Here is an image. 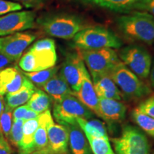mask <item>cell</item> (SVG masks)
I'll return each instance as SVG.
<instances>
[{
	"mask_svg": "<svg viewBox=\"0 0 154 154\" xmlns=\"http://www.w3.org/2000/svg\"><path fill=\"white\" fill-rule=\"evenodd\" d=\"M72 39L74 47L79 50L119 49L122 46V42L112 31L100 26L84 29Z\"/></svg>",
	"mask_w": 154,
	"mask_h": 154,
	"instance_id": "277c9868",
	"label": "cell"
},
{
	"mask_svg": "<svg viewBox=\"0 0 154 154\" xmlns=\"http://www.w3.org/2000/svg\"><path fill=\"white\" fill-rule=\"evenodd\" d=\"M57 61L55 42L49 38L36 42L23 57L19 66L25 72H34L55 66Z\"/></svg>",
	"mask_w": 154,
	"mask_h": 154,
	"instance_id": "3957f363",
	"label": "cell"
},
{
	"mask_svg": "<svg viewBox=\"0 0 154 154\" xmlns=\"http://www.w3.org/2000/svg\"><path fill=\"white\" fill-rule=\"evenodd\" d=\"M69 132V143L73 154H91V148L85 134L77 123L66 124Z\"/></svg>",
	"mask_w": 154,
	"mask_h": 154,
	"instance_id": "e0dca14e",
	"label": "cell"
},
{
	"mask_svg": "<svg viewBox=\"0 0 154 154\" xmlns=\"http://www.w3.org/2000/svg\"><path fill=\"white\" fill-rule=\"evenodd\" d=\"M5 106V100H4L3 96H0V119H1L2 114L3 113Z\"/></svg>",
	"mask_w": 154,
	"mask_h": 154,
	"instance_id": "ab89813d",
	"label": "cell"
},
{
	"mask_svg": "<svg viewBox=\"0 0 154 154\" xmlns=\"http://www.w3.org/2000/svg\"><path fill=\"white\" fill-rule=\"evenodd\" d=\"M36 23L46 34L63 39H72L78 32L86 28L82 18L68 13L43 15L37 19Z\"/></svg>",
	"mask_w": 154,
	"mask_h": 154,
	"instance_id": "6da1fadb",
	"label": "cell"
},
{
	"mask_svg": "<svg viewBox=\"0 0 154 154\" xmlns=\"http://www.w3.org/2000/svg\"><path fill=\"white\" fill-rule=\"evenodd\" d=\"M149 76H150V84H151V87L154 89V61L151 65V71H150Z\"/></svg>",
	"mask_w": 154,
	"mask_h": 154,
	"instance_id": "f35d334b",
	"label": "cell"
},
{
	"mask_svg": "<svg viewBox=\"0 0 154 154\" xmlns=\"http://www.w3.org/2000/svg\"><path fill=\"white\" fill-rule=\"evenodd\" d=\"M11 148L5 138L0 134V154H11Z\"/></svg>",
	"mask_w": 154,
	"mask_h": 154,
	"instance_id": "d590c367",
	"label": "cell"
},
{
	"mask_svg": "<svg viewBox=\"0 0 154 154\" xmlns=\"http://www.w3.org/2000/svg\"><path fill=\"white\" fill-rule=\"evenodd\" d=\"M22 9V6L19 3L7 0H0V15L19 11Z\"/></svg>",
	"mask_w": 154,
	"mask_h": 154,
	"instance_id": "4dcf8cb0",
	"label": "cell"
},
{
	"mask_svg": "<svg viewBox=\"0 0 154 154\" xmlns=\"http://www.w3.org/2000/svg\"><path fill=\"white\" fill-rule=\"evenodd\" d=\"M13 109L6 105L0 119V134L4 137L9 138L13 122Z\"/></svg>",
	"mask_w": 154,
	"mask_h": 154,
	"instance_id": "83f0119b",
	"label": "cell"
},
{
	"mask_svg": "<svg viewBox=\"0 0 154 154\" xmlns=\"http://www.w3.org/2000/svg\"><path fill=\"white\" fill-rule=\"evenodd\" d=\"M119 57L123 63L136 76L141 79L149 77L152 59L146 48L136 44L128 45L121 50Z\"/></svg>",
	"mask_w": 154,
	"mask_h": 154,
	"instance_id": "9c48e42d",
	"label": "cell"
},
{
	"mask_svg": "<svg viewBox=\"0 0 154 154\" xmlns=\"http://www.w3.org/2000/svg\"><path fill=\"white\" fill-rule=\"evenodd\" d=\"M21 5L28 9H38L43 7L47 2L48 0H15Z\"/></svg>",
	"mask_w": 154,
	"mask_h": 154,
	"instance_id": "d6a6232c",
	"label": "cell"
},
{
	"mask_svg": "<svg viewBox=\"0 0 154 154\" xmlns=\"http://www.w3.org/2000/svg\"><path fill=\"white\" fill-rule=\"evenodd\" d=\"M138 0H103L99 7L120 13H129L134 10Z\"/></svg>",
	"mask_w": 154,
	"mask_h": 154,
	"instance_id": "cb8c5ba5",
	"label": "cell"
},
{
	"mask_svg": "<svg viewBox=\"0 0 154 154\" xmlns=\"http://www.w3.org/2000/svg\"><path fill=\"white\" fill-rule=\"evenodd\" d=\"M33 11H13L0 17V37L32 29L35 26Z\"/></svg>",
	"mask_w": 154,
	"mask_h": 154,
	"instance_id": "30bf717a",
	"label": "cell"
},
{
	"mask_svg": "<svg viewBox=\"0 0 154 154\" xmlns=\"http://www.w3.org/2000/svg\"><path fill=\"white\" fill-rule=\"evenodd\" d=\"M28 106L38 114L49 110L51 105V97L45 91L36 88L35 91L27 102Z\"/></svg>",
	"mask_w": 154,
	"mask_h": 154,
	"instance_id": "603a6c76",
	"label": "cell"
},
{
	"mask_svg": "<svg viewBox=\"0 0 154 154\" xmlns=\"http://www.w3.org/2000/svg\"><path fill=\"white\" fill-rule=\"evenodd\" d=\"M26 76L17 67H8L0 72V96L14 93L23 86Z\"/></svg>",
	"mask_w": 154,
	"mask_h": 154,
	"instance_id": "9a60e30c",
	"label": "cell"
},
{
	"mask_svg": "<svg viewBox=\"0 0 154 154\" xmlns=\"http://www.w3.org/2000/svg\"><path fill=\"white\" fill-rule=\"evenodd\" d=\"M89 143L91 151L94 154H115L107 138L96 137L85 134Z\"/></svg>",
	"mask_w": 154,
	"mask_h": 154,
	"instance_id": "484cf974",
	"label": "cell"
},
{
	"mask_svg": "<svg viewBox=\"0 0 154 154\" xmlns=\"http://www.w3.org/2000/svg\"><path fill=\"white\" fill-rule=\"evenodd\" d=\"M36 88L33 83L26 76L23 86L20 89L14 93L8 94L6 95L7 106L13 109L27 103L33 95Z\"/></svg>",
	"mask_w": 154,
	"mask_h": 154,
	"instance_id": "44dd1931",
	"label": "cell"
},
{
	"mask_svg": "<svg viewBox=\"0 0 154 154\" xmlns=\"http://www.w3.org/2000/svg\"><path fill=\"white\" fill-rule=\"evenodd\" d=\"M48 145L45 150L31 154H67L69 132L66 126L56 124L54 121L47 126Z\"/></svg>",
	"mask_w": 154,
	"mask_h": 154,
	"instance_id": "4fadbf2b",
	"label": "cell"
},
{
	"mask_svg": "<svg viewBox=\"0 0 154 154\" xmlns=\"http://www.w3.org/2000/svg\"><path fill=\"white\" fill-rule=\"evenodd\" d=\"M29 109V107L28 106L27 104L17 107V109L13 112V120H17V119L24 120V116Z\"/></svg>",
	"mask_w": 154,
	"mask_h": 154,
	"instance_id": "836d02e7",
	"label": "cell"
},
{
	"mask_svg": "<svg viewBox=\"0 0 154 154\" xmlns=\"http://www.w3.org/2000/svg\"><path fill=\"white\" fill-rule=\"evenodd\" d=\"M38 115L37 113L35 112V111H32V109H29V110L26 111V114H25L24 117V121H28V120H32V119H36L38 116Z\"/></svg>",
	"mask_w": 154,
	"mask_h": 154,
	"instance_id": "74e56055",
	"label": "cell"
},
{
	"mask_svg": "<svg viewBox=\"0 0 154 154\" xmlns=\"http://www.w3.org/2000/svg\"><path fill=\"white\" fill-rule=\"evenodd\" d=\"M79 53L86 63L92 78L109 75L112 69L121 62L113 49L79 50Z\"/></svg>",
	"mask_w": 154,
	"mask_h": 154,
	"instance_id": "8992f818",
	"label": "cell"
},
{
	"mask_svg": "<svg viewBox=\"0 0 154 154\" xmlns=\"http://www.w3.org/2000/svg\"><path fill=\"white\" fill-rule=\"evenodd\" d=\"M76 122L85 134L109 139L105 124L101 121L98 119L88 121V119L79 118L76 119Z\"/></svg>",
	"mask_w": 154,
	"mask_h": 154,
	"instance_id": "7402d4cb",
	"label": "cell"
},
{
	"mask_svg": "<svg viewBox=\"0 0 154 154\" xmlns=\"http://www.w3.org/2000/svg\"><path fill=\"white\" fill-rule=\"evenodd\" d=\"M59 67L53 66L51 68L44 69L34 72H24V74L33 84L39 87H43L52 77L57 74Z\"/></svg>",
	"mask_w": 154,
	"mask_h": 154,
	"instance_id": "d4e9b609",
	"label": "cell"
},
{
	"mask_svg": "<svg viewBox=\"0 0 154 154\" xmlns=\"http://www.w3.org/2000/svg\"><path fill=\"white\" fill-rule=\"evenodd\" d=\"M109 76L124 99H138L151 93V88L121 61L112 69Z\"/></svg>",
	"mask_w": 154,
	"mask_h": 154,
	"instance_id": "5b68a950",
	"label": "cell"
},
{
	"mask_svg": "<svg viewBox=\"0 0 154 154\" xmlns=\"http://www.w3.org/2000/svg\"><path fill=\"white\" fill-rule=\"evenodd\" d=\"M134 10L146 11L154 17V0H138Z\"/></svg>",
	"mask_w": 154,
	"mask_h": 154,
	"instance_id": "1f68e13d",
	"label": "cell"
},
{
	"mask_svg": "<svg viewBox=\"0 0 154 154\" xmlns=\"http://www.w3.org/2000/svg\"><path fill=\"white\" fill-rule=\"evenodd\" d=\"M53 115L59 124H73L77 119H88L93 116V112L74 95H68L59 101L55 102Z\"/></svg>",
	"mask_w": 154,
	"mask_h": 154,
	"instance_id": "ba28073f",
	"label": "cell"
},
{
	"mask_svg": "<svg viewBox=\"0 0 154 154\" xmlns=\"http://www.w3.org/2000/svg\"><path fill=\"white\" fill-rule=\"evenodd\" d=\"M36 36L29 33L18 32L0 37V53L13 61L19 60L25 49L35 40Z\"/></svg>",
	"mask_w": 154,
	"mask_h": 154,
	"instance_id": "8fae6325",
	"label": "cell"
},
{
	"mask_svg": "<svg viewBox=\"0 0 154 154\" xmlns=\"http://www.w3.org/2000/svg\"><path fill=\"white\" fill-rule=\"evenodd\" d=\"M152 154H154V153H152Z\"/></svg>",
	"mask_w": 154,
	"mask_h": 154,
	"instance_id": "60d3db41",
	"label": "cell"
},
{
	"mask_svg": "<svg viewBox=\"0 0 154 154\" xmlns=\"http://www.w3.org/2000/svg\"><path fill=\"white\" fill-rule=\"evenodd\" d=\"M93 84L99 98L120 101L122 95L109 75H104L93 78Z\"/></svg>",
	"mask_w": 154,
	"mask_h": 154,
	"instance_id": "ac0fdd59",
	"label": "cell"
},
{
	"mask_svg": "<svg viewBox=\"0 0 154 154\" xmlns=\"http://www.w3.org/2000/svg\"><path fill=\"white\" fill-rule=\"evenodd\" d=\"M24 121L23 119H17L13 120L12 126H11L10 134H9V138L11 143L15 146H19L23 135V125Z\"/></svg>",
	"mask_w": 154,
	"mask_h": 154,
	"instance_id": "f1b7e54d",
	"label": "cell"
},
{
	"mask_svg": "<svg viewBox=\"0 0 154 154\" xmlns=\"http://www.w3.org/2000/svg\"><path fill=\"white\" fill-rule=\"evenodd\" d=\"M52 121L53 119L49 110L44 111V113L38 115V126L34 134L33 147L31 153L43 151L47 147V126Z\"/></svg>",
	"mask_w": 154,
	"mask_h": 154,
	"instance_id": "d6986e66",
	"label": "cell"
},
{
	"mask_svg": "<svg viewBox=\"0 0 154 154\" xmlns=\"http://www.w3.org/2000/svg\"><path fill=\"white\" fill-rule=\"evenodd\" d=\"M44 91L55 102L59 101L68 95H74V91L59 74L54 75L43 87Z\"/></svg>",
	"mask_w": 154,
	"mask_h": 154,
	"instance_id": "ffe728a7",
	"label": "cell"
},
{
	"mask_svg": "<svg viewBox=\"0 0 154 154\" xmlns=\"http://www.w3.org/2000/svg\"><path fill=\"white\" fill-rule=\"evenodd\" d=\"M116 25L126 38L152 44L154 42V17L146 11H134L116 19Z\"/></svg>",
	"mask_w": 154,
	"mask_h": 154,
	"instance_id": "7a4b0ae2",
	"label": "cell"
},
{
	"mask_svg": "<svg viewBox=\"0 0 154 154\" xmlns=\"http://www.w3.org/2000/svg\"><path fill=\"white\" fill-rule=\"evenodd\" d=\"M69 2L76 3L79 5L86 6H98L99 7L103 0H64Z\"/></svg>",
	"mask_w": 154,
	"mask_h": 154,
	"instance_id": "e575fe53",
	"label": "cell"
},
{
	"mask_svg": "<svg viewBox=\"0 0 154 154\" xmlns=\"http://www.w3.org/2000/svg\"><path fill=\"white\" fill-rule=\"evenodd\" d=\"M116 154H149L150 145L141 130L131 125L123 127L120 137L111 139Z\"/></svg>",
	"mask_w": 154,
	"mask_h": 154,
	"instance_id": "52a82bcc",
	"label": "cell"
},
{
	"mask_svg": "<svg viewBox=\"0 0 154 154\" xmlns=\"http://www.w3.org/2000/svg\"><path fill=\"white\" fill-rule=\"evenodd\" d=\"M86 69L79 53L73 52L66 55L59 74L66 81L74 93L79 89Z\"/></svg>",
	"mask_w": 154,
	"mask_h": 154,
	"instance_id": "7c38bea8",
	"label": "cell"
},
{
	"mask_svg": "<svg viewBox=\"0 0 154 154\" xmlns=\"http://www.w3.org/2000/svg\"><path fill=\"white\" fill-rule=\"evenodd\" d=\"M132 117L136 124L144 132L154 138V118L140 112L137 109L132 112Z\"/></svg>",
	"mask_w": 154,
	"mask_h": 154,
	"instance_id": "4316f807",
	"label": "cell"
},
{
	"mask_svg": "<svg viewBox=\"0 0 154 154\" xmlns=\"http://www.w3.org/2000/svg\"><path fill=\"white\" fill-rule=\"evenodd\" d=\"M136 109L140 112L154 118V95L140 103Z\"/></svg>",
	"mask_w": 154,
	"mask_h": 154,
	"instance_id": "f546056e",
	"label": "cell"
},
{
	"mask_svg": "<svg viewBox=\"0 0 154 154\" xmlns=\"http://www.w3.org/2000/svg\"><path fill=\"white\" fill-rule=\"evenodd\" d=\"M12 62H14V61L11 60V59H9L8 57L0 53V72L3 69H6V67Z\"/></svg>",
	"mask_w": 154,
	"mask_h": 154,
	"instance_id": "8d00e7d4",
	"label": "cell"
},
{
	"mask_svg": "<svg viewBox=\"0 0 154 154\" xmlns=\"http://www.w3.org/2000/svg\"><path fill=\"white\" fill-rule=\"evenodd\" d=\"M74 95L89 110L99 116V96L96 93L91 76L86 69L83 74L79 89L78 91L74 92Z\"/></svg>",
	"mask_w": 154,
	"mask_h": 154,
	"instance_id": "5bb4252c",
	"label": "cell"
},
{
	"mask_svg": "<svg viewBox=\"0 0 154 154\" xmlns=\"http://www.w3.org/2000/svg\"><path fill=\"white\" fill-rule=\"evenodd\" d=\"M99 117L107 122H116L125 118L126 106L118 100L99 98Z\"/></svg>",
	"mask_w": 154,
	"mask_h": 154,
	"instance_id": "2e32d148",
	"label": "cell"
}]
</instances>
